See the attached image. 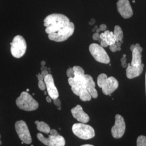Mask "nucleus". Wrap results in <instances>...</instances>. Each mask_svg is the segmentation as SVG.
I'll use <instances>...</instances> for the list:
<instances>
[{
	"label": "nucleus",
	"instance_id": "1",
	"mask_svg": "<svg viewBox=\"0 0 146 146\" xmlns=\"http://www.w3.org/2000/svg\"><path fill=\"white\" fill-rule=\"evenodd\" d=\"M70 22L66 16L61 14H52L47 16L44 20V26L48 34L56 33L66 26Z\"/></svg>",
	"mask_w": 146,
	"mask_h": 146
},
{
	"label": "nucleus",
	"instance_id": "2",
	"mask_svg": "<svg viewBox=\"0 0 146 146\" xmlns=\"http://www.w3.org/2000/svg\"><path fill=\"white\" fill-rule=\"evenodd\" d=\"M98 85L102 88L103 93L106 95H110L113 93L119 87L117 80L114 77L108 78L107 75L104 74H101L97 80Z\"/></svg>",
	"mask_w": 146,
	"mask_h": 146
},
{
	"label": "nucleus",
	"instance_id": "3",
	"mask_svg": "<svg viewBox=\"0 0 146 146\" xmlns=\"http://www.w3.org/2000/svg\"><path fill=\"white\" fill-rule=\"evenodd\" d=\"M17 106L27 111L35 110L38 108V103L27 92H23L16 100Z\"/></svg>",
	"mask_w": 146,
	"mask_h": 146
},
{
	"label": "nucleus",
	"instance_id": "4",
	"mask_svg": "<svg viewBox=\"0 0 146 146\" xmlns=\"http://www.w3.org/2000/svg\"><path fill=\"white\" fill-rule=\"evenodd\" d=\"M11 53L14 58H21L26 53V41L21 35H17L14 37L12 42L11 43Z\"/></svg>",
	"mask_w": 146,
	"mask_h": 146
},
{
	"label": "nucleus",
	"instance_id": "5",
	"mask_svg": "<svg viewBox=\"0 0 146 146\" xmlns=\"http://www.w3.org/2000/svg\"><path fill=\"white\" fill-rule=\"evenodd\" d=\"M73 133L83 140H89L95 136V131L90 125L83 123H75L72 127Z\"/></svg>",
	"mask_w": 146,
	"mask_h": 146
},
{
	"label": "nucleus",
	"instance_id": "6",
	"mask_svg": "<svg viewBox=\"0 0 146 146\" xmlns=\"http://www.w3.org/2000/svg\"><path fill=\"white\" fill-rule=\"evenodd\" d=\"M75 26L73 22H70L68 25L56 33L48 34L49 40L55 42H63L71 36L74 32Z\"/></svg>",
	"mask_w": 146,
	"mask_h": 146
},
{
	"label": "nucleus",
	"instance_id": "7",
	"mask_svg": "<svg viewBox=\"0 0 146 146\" xmlns=\"http://www.w3.org/2000/svg\"><path fill=\"white\" fill-rule=\"evenodd\" d=\"M89 50L96 61L105 64L110 63V57L104 47L96 43H92L89 46Z\"/></svg>",
	"mask_w": 146,
	"mask_h": 146
},
{
	"label": "nucleus",
	"instance_id": "8",
	"mask_svg": "<svg viewBox=\"0 0 146 146\" xmlns=\"http://www.w3.org/2000/svg\"><path fill=\"white\" fill-rule=\"evenodd\" d=\"M15 126L16 131L22 142L28 145L31 144L32 139L26 123L23 120L18 121L16 122Z\"/></svg>",
	"mask_w": 146,
	"mask_h": 146
},
{
	"label": "nucleus",
	"instance_id": "9",
	"mask_svg": "<svg viewBox=\"0 0 146 146\" xmlns=\"http://www.w3.org/2000/svg\"><path fill=\"white\" fill-rule=\"evenodd\" d=\"M37 137L43 144L47 146H64L66 144L64 137L60 135L56 136L50 135L48 137L46 138L41 133H38Z\"/></svg>",
	"mask_w": 146,
	"mask_h": 146
},
{
	"label": "nucleus",
	"instance_id": "10",
	"mask_svg": "<svg viewBox=\"0 0 146 146\" xmlns=\"http://www.w3.org/2000/svg\"><path fill=\"white\" fill-rule=\"evenodd\" d=\"M115 124L111 128V135L115 139H120L125 134V123L123 117L119 114L116 115Z\"/></svg>",
	"mask_w": 146,
	"mask_h": 146
},
{
	"label": "nucleus",
	"instance_id": "11",
	"mask_svg": "<svg viewBox=\"0 0 146 146\" xmlns=\"http://www.w3.org/2000/svg\"><path fill=\"white\" fill-rule=\"evenodd\" d=\"M117 9L120 15L124 19H129L133 14L129 0H119L117 2Z\"/></svg>",
	"mask_w": 146,
	"mask_h": 146
},
{
	"label": "nucleus",
	"instance_id": "12",
	"mask_svg": "<svg viewBox=\"0 0 146 146\" xmlns=\"http://www.w3.org/2000/svg\"><path fill=\"white\" fill-rule=\"evenodd\" d=\"M44 81L46 84L47 93L49 96L52 100L56 99L58 98L59 94L57 88L56 87L54 84V81L52 75L50 74H48L44 78Z\"/></svg>",
	"mask_w": 146,
	"mask_h": 146
},
{
	"label": "nucleus",
	"instance_id": "13",
	"mask_svg": "<svg viewBox=\"0 0 146 146\" xmlns=\"http://www.w3.org/2000/svg\"><path fill=\"white\" fill-rule=\"evenodd\" d=\"M71 112L73 117L79 122L86 123L89 121V117L87 114L84 111L80 105H77L76 107L71 110Z\"/></svg>",
	"mask_w": 146,
	"mask_h": 146
},
{
	"label": "nucleus",
	"instance_id": "14",
	"mask_svg": "<svg viewBox=\"0 0 146 146\" xmlns=\"http://www.w3.org/2000/svg\"><path fill=\"white\" fill-rule=\"evenodd\" d=\"M144 67V64L141 63L137 66H131V63L128 64V67L126 69V76L129 79L138 77L141 75Z\"/></svg>",
	"mask_w": 146,
	"mask_h": 146
},
{
	"label": "nucleus",
	"instance_id": "15",
	"mask_svg": "<svg viewBox=\"0 0 146 146\" xmlns=\"http://www.w3.org/2000/svg\"><path fill=\"white\" fill-rule=\"evenodd\" d=\"M85 77V88L88 91L92 97L96 99L98 96V93L95 89V83L93 78L89 75H84Z\"/></svg>",
	"mask_w": 146,
	"mask_h": 146
},
{
	"label": "nucleus",
	"instance_id": "16",
	"mask_svg": "<svg viewBox=\"0 0 146 146\" xmlns=\"http://www.w3.org/2000/svg\"><path fill=\"white\" fill-rule=\"evenodd\" d=\"M72 90L75 95L80 97V99L83 101H89L92 99V96L88 91L84 88H72Z\"/></svg>",
	"mask_w": 146,
	"mask_h": 146
},
{
	"label": "nucleus",
	"instance_id": "17",
	"mask_svg": "<svg viewBox=\"0 0 146 146\" xmlns=\"http://www.w3.org/2000/svg\"><path fill=\"white\" fill-rule=\"evenodd\" d=\"M142 63V54L141 52L135 47V49L132 52V60L131 65L137 66Z\"/></svg>",
	"mask_w": 146,
	"mask_h": 146
},
{
	"label": "nucleus",
	"instance_id": "18",
	"mask_svg": "<svg viewBox=\"0 0 146 146\" xmlns=\"http://www.w3.org/2000/svg\"><path fill=\"white\" fill-rule=\"evenodd\" d=\"M35 125H36L37 129L38 131L43 132L46 134H49L50 131V128L49 125L43 121H36L35 122Z\"/></svg>",
	"mask_w": 146,
	"mask_h": 146
},
{
	"label": "nucleus",
	"instance_id": "19",
	"mask_svg": "<svg viewBox=\"0 0 146 146\" xmlns=\"http://www.w3.org/2000/svg\"><path fill=\"white\" fill-rule=\"evenodd\" d=\"M104 33L106 36L104 40L107 42L108 46H110L116 43V39L114 35V33L113 31H106Z\"/></svg>",
	"mask_w": 146,
	"mask_h": 146
},
{
	"label": "nucleus",
	"instance_id": "20",
	"mask_svg": "<svg viewBox=\"0 0 146 146\" xmlns=\"http://www.w3.org/2000/svg\"><path fill=\"white\" fill-rule=\"evenodd\" d=\"M114 35L116 39V42L122 40L123 37V34L121 28L119 26H115L114 27Z\"/></svg>",
	"mask_w": 146,
	"mask_h": 146
},
{
	"label": "nucleus",
	"instance_id": "21",
	"mask_svg": "<svg viewBox=\"0 0 146 146\" xmlns=\"http://www.w3.org/2000/svg\"><path fill=\"white\" fill-rule=\"evenodd\" d=\"M73 68L74 71L75 76H81V75H84L85 74L83 68L80 66H74Z\"/></svg>",
	"mask_w": 146,
	"mask_h": 146
},
{
	"label": "nucleus",
	"instance_id": "22",
	"mask_svg": "<svg viewBox=\"0 0 146 146\" xmlns=\"http://www.w3.org/2000/svg\"><path fill=\"white\" fill-rule=\"evenodd\" d=\"M137 146H146V137L145 136H139L136 141Z\"/></svg>",
	"mask_w": 146,
	"mask_h": 146
},
{
	"label": "nucleus",
	"instance_id": "23",
	"mask_svg": "<svg viewBox=\"0 0 146 146\" xmlns=\"http://www.w3.org/2000/svg\"><path fill=\"white\" fill-rule=\"evenodd\" d=\"M67 76H68L69 78H73L75 76L74 75V69L73 68H69L67 70Z\"/></svg>",
	"mask_w": 146,
	"mask_h": 146
},
{
	"label": "nucleus",
	"instance_id": "24",
	"mask_svg": "<svg viewBox=\"0 0 146 146\" xmlns=\"http://www.w3.org/2000/svg\"><path fill=\"white\" fill-rule=\"evenodd\" d=\"M38 86L39 88L41 90H44L46 89V84H45V82L44 80L38 81Z\"/></svg>",
	"mask_w": 146,
	"mask_h": 146
},
{
	"label": "nucleus",
	"instance_id": "25",
	"mask_svg": "<svg viewBox=\"0 0 146 146\" xmlns=\"http://www.w3.org/2000/svg\"><path fill=\"white\" fill-rule=\"evenodd\" d=\"M110 50L113 52H115L116 51H117V47L116 46V44H113L112 45L110 46Z\"/></svg>",
	"mask_w": 146,
	"mask_h": 146
},
{
	"label": "nucleus",
	"instance_id": "26",
	"mask_svg": "<svg viewBox=\"0 0 146 146\" xmlns=\"http://www.w3.org/2000/svg\"><path fill=\"white\" fill-rule=\"evenodd\" d=\"M100 34L99 33H95L93 35V38L94 40L95 41H100Z\"/></svg>",
	"mask_w": 146,
	"mask_h": 146
},
{
	"label": "nucleus",
	"instance_id": "27",
	"mask_svg": "<svg viewBox=\"0 0 146 146\" xmlns=\"http://www.w3.org/2000/svg\"><path fill=\"white\" fill-rule=\"evenodd\" d=\"M53 101H54V104H55V106H56L57 107L61 106V101H60V100L58 99V98L56 99L53 100Z\"/></svg>",
	"mask_w": 146,
	"mask_h": 146
},
{
	"label": "nucleus",
	"instance_id": "28",
	"mask_svg": "<svg viewBox=\"0 0 146 146\" xmlns=\"http://www.w3.org/2000/svg\"><path fill=\"white\" fill-rule=\"evenodd\" d=\"M100 43H101V46L102 47H104H104H107L108 46L107 42H106V41H105V40H101Z\"/></svg>",
	"mask_w": 146,
	"mask_h": 146
},
{
	"label": "nucleus",
	"instance_id": "29",
	"mask_svg": "<svg viewBox=\"0 0 146 146\" xmlns=\"http://www.w3.org/2000/svg\"><path fill=\"white\" fill-rule=\"evenodd\" d=\"M100 29L101 30V31H106L107 29V26L104 24H102L100 26Z\"/></svg>",
	"mask_w": 146,
	"mask_h": 146
},
{
	"label": "nucleus",
	"instance_id": "30",
	"mask_svg": "<svg viewBox=\"0 0 146 146\" xmlns=\"http://www.w3.org/2000/svg\"><path fill=\"white\" fill-rule=\"evenodd\" d=\"M49 134H50V135L53 136H56L59 135V134H58L57 131H56L55 129H52V130H50V131Z\"/></svg>",
	"mask_w": 146,
	"mask_h": 146
},
{
	"label": "nucleus",
	"instance_id": "31",
	"mask_svg": "<svg viewBox=\"0 0 146 146\" xmlns=\"http://www.w3.org/2000/svg\"><path fill=\"white\" fill-rule=\"evenodd\" d=\"M37 78H38V81H40V80H44V77L42 75V74L41 73H38L36 75Z\"/></svg>",
	"mask_w": 146,
	"mask_h": 146
},
{
	"label": "nucleus",
	"instance_id": "32",
	"mask_svg": "<svg viewBox=\"0 0 146 146\" xmlns=\"http://www.w3.org/2000/svg\"><path fill=\"white\" fill-rule=\"evenodd\" d=\"M41 74L45 78V77L47 76V75L49 74V72H48V71L47 70H46L41 71Z\"/></svg>",
	"mask_w": 146,
	"mask_h": 146
},
{
	"label": "nucleus",
	"instance_id": "33",
	"mask_svg": "<svg viewBox=\"0 0 146 146\" xmlns=\"http://www.w3.org/2000/svg\"><path fill=\"white\" fill-rule=\"evenodd\" d=\"M100 39H101V40H105L106 36H105V35H104V33H102L100 34Z\"/></svg>",
	"mask_w": 146,
	"mask_h": 146
},
{
	"label": "nucleus",
	"instance_id": "34",
	"mask_svg": "<svg viewBox=\"0 0 146 146\" xmlns=\"http://www.w3.org/2000/svg\"><path fill=\"white\" fill-rule=\"evenodd\" d=\"M95 20L93 19H92L90 20V21L89 22V24L92 26V25H93L94 24H95Z\"/></svg>",
	"mask_w": 146,
	"mask_h": 146
},
{
	"label": "nucleus",
	"instance_id": "35",
	"mask_svg": "<svg viewBox=\"0 0 146 146\" xmlns=\"http://www.w3.org/2000/svg\"><path fill=\"white\" fill-rule=\"evenodd\" d=\"M52 99L49 96H47V98H46V101H47L48 103H50L52 102Z\"/></svg>",
	"mask_w": 146,
	"mask_h": 146
},
{
	"label": "nucleus",
	"instance_id": "36",
	"mask_svg": "<svg viewBox=\"0 0 146 146\" xmlns=\"http://www.w3.org/2000/svg\"><path fill=\"white\" fill-rule=\"evenodd\" d=\"M126 61H127V59H126L125 57H123V58H122L121 59V63L126 62Z\"/></svg>",
	"mask_w": 146,
	"mask_h": 146
},
{
	"label": "nucleus",
	"instance_id": "37",
	"mask_svg": "<svg viewBox=\"0 0 146 146\" xmlns=\"http://www.w3.org/2000/svg\"><path fill=\"white\" fill-rule=\"evenodd\" d=\"M135 44H132L130 48L131 51L133 52L135 49Z\"/></svg>",
	"mask_w": 146,
	"mask_h": 146
},
{
	"label": "nucleus",
	"instance_id": "38",
	"mask_svg": "<svg viewBox=\"0 0 146 146\" xmlns=\"http://www.w3.org/2000/svg\"><path fill=\"white\" fill-rule=\"evenodd\" d=\"M121 65L123 68H126L128 67V64H127V63H121Z\"/></svg>",
	"mask_w": 146,
	"mask_h": 146
},
{
	"label": "nucleus",
	"instance_id": "39",
	"mask_svg": "<svg viewBox=\"0 0 146 146\" xmlns=\"http://www.w3.org/2000/svg\"><path fill=\"white\" fill-rule=\"evenodd\" d=\"M47 70V67H46L45 66H42L41 68V70L43 71V70Z\"/></svg>",
	"mask_w": 146,
	"mask_h": 146
},
{
	"label": "nucleus",
	"instance_id": "40",
	"mask_svg": "<svg viewBox=\"0 0 146 146\" xmlns=\"http://www.w3.org/2000/svg\"><path fill=\"white\" fill-rule=\"evenodd\" d=\"M116 46L117 47H121V43H120V41H118V42H116Z\"/></svg>",
	"mask_w": 146,
	"mask_h": 146
},
{
	"label": "nucleus",
	"instance_id": "41",
	"mask_svg": "<svg viewBox=\"0 0 146 146\" xmlns=\"http://www.w3.org/2000/svg\"><path fill=\"white\" fill-rule=\"evenodd\" d=\"M41 66H45V64H46V61H42V62H41Z\"/></svg>",
	"mask_w": 146,
	"mask_h": 146
},
{
	"label": "nucleus",
	"instance_id": "42",
	"mask_svg": "<svg viewBox=\"0 0 146 146\" xmlns=\"http://www.w3.org/2000/svg\"><path fill=\"white\" fill-rule=\"evenodd\" d=\"M100 31H101V30L100 29V28H98V29L96 30V33H99Z\"/></svg>",
	"mask_w": 146,
	"mask_h": 146
},
{
	"label": "nucleus",
	"instance_id": "43",
	"mask_svg": "<svg viewBox=\"0 0 146 146\" xmlns=\"http://www.w3.org/2000/svg\"><path fill=\"white\" fill-rule=\"evenodd\" d=\"M81 146H94L93 145H88V144H86V145H82Z\"/></svg>",
	"mask_w": 146,
	"mask_h": 146
},
{
	"label": "nucleus",
	"instance_id": "44",
	"mask_svg": "<svg viewBox=\"0 0 146 146\" xmlns=\"http://www.w3.org/2000/svg\"><path fill=\"white\" fill-rule=\"evenodd\" d=\"M117 50L120 51L121 50V47H117Z\"/></svg>",
	"mask_w": 146,
	"mask_h": 146
},
{
	"label": "nucleus",
	"instance_id": "45",
	"mask_svg": "<svg viewBox=\"0 0 146 146\" xmlns=\"http://www.w3.org/2000/svg\"><path fill=\"white\" fill-rule=\"evenodd\" d=\"M58 110H61V106H59V107H58Z\"/></svg>",
	"mask_w": 146,
	"mask_h": 146
},
{
	"label": "nucleus",
	"instance_id": "46",
	"mask_svg": "<svg viewBox=\"0 0 146 146\" xmlns=\"http://www.w3.org/2000/svg\"><path fill=\"white\" fill-rule=\"evenodd\" d=\"M0 138H1V135H0ZM2 144V142L1 141V140H0V145Z\"/></svg>",
	"mask_w": 146,
	"mask_h": 146
},
{
	"label": "nucleus",
	"instance_id": "47",
	"mask_svg": "<svg viewBox=\"0 0 146 146\" xmlns=\"http://www.w3.org/2000/svg\"><path fill=\"white\" fill-rule=\"evenodd\" d=\"M29 89H27V92H29Z\"/></svg>",
	"mask_w": 146,
	"mask_h": 146
},
{
	"label": "nucleus",
	"instance_id": "48",
	"mask_svg": "<svg viewBox=\"0 0 146 146\" xmlns=\"http://www.w3.org/2000/svg\"><path fill=\"white\" fill-rule=\"evenodd\" d=\"M47 92H44V94L46 95L47 94Z\"/></svg>",
	"mask_w": 146,
	"mask_h": 146
},
{
	"label": "nucleus",
	"instance_id": "49",
	"mask_svg": "<svg viewBox=\"0 0 146 146\" xmlns=\"http://www.w3.org/2000/svg\"><path fill=\"white\" fill-rule=\"evenodd\" d=\"M133 3H135V1L134 0H133Z\"/></svg>",
	"mask_w": 146,
	"mask_h": 146
},
{
	"label": "nucleus",
	"instance_id": "50",
	"mask_svg": "<svg viewBox=\"0 0 146 146\" xmlns=\"http://www.w3.org/2000/svg\"><path fill=\"white\" fill-rule=\"evenodd\" d=\"M126 56V55H123V57H125Z\"/></svg>",
	"mask_w": 146,
	"mask_h": 146
},
{
	"label": "nucleus",
	"instance_id": "51",
	"mask_svg": "<svg viewBox=\"0 0 146 146\" xmlns=\"http://www.w3.org/2000/svg\"></svg>",
	"mask_w": 146,
	"mask_h": 146
},
{
	"label": "nucleus",
	"instance_id": "52",
	"mask_svg": "<svg viewBox=\"0 0 146 146\" xmlns=\"http://www.w3.org/2000/svg\"><path fill=\"white\" fill-rule=\"evenodd\" d=\"M31 146H33V145H31Z\"/></svg>",
	"mask_w": 146,
	"mask_h": 146
}]
</instances>
